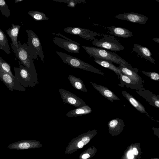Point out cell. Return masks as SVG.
Here are the masks:
<instances>
[{
	"instance_id": "6da1fadb",
	"label": "cell",
	"mask_w": 159,
	"mask_h": 159,
	"mask_svg": "<svg viewBox=\"0 0 159 159\" xmlns=\"http://www.w3.org/2000/svg\"><path fill=\"white\" fill-rule=\"evenodd\" d=\"M15 78L25 88H34L38 83L36 70L29 69L20 64L19 67H14Z\"/></svg>"
},
{
	"instance_id": "7a4b0ae2",
	"label": "cell",
	"mask_w": 159,
	"mask_h": 159,
	"mask_svg": "<svg viewBox=\"0 0 159 159\" xmlns=\"http://www.w3.org/2000/svg\"><path fill=\"white\" fill-rule=\"evenodd\" d=\"M81 46L89 55L94 58H99L119 65L122 63L126 66L131 65L122 57L114 52L102 48L81 45Z\"/></svg>"
},
{
	"instance_id": "3957f363",
	"label": "cell",
	"mask_w": 159,
	"mask_h": 159,
	"mask_svg": "<svg viewBox=\"0 0 159 159\" xmlns=\"http://www.w3.org/2000/svg\"><path fill=\"white\" fill-rule=\"evenodd\" d=\"M11 47L16 56L22 65L30 69L35 70L33 57L30 51L27 43L23 44L18 42L17 46L16 47L12 43Z\"/></svg>"
},
{
	"instance_id": "277c9868",
	"label": "cell",
	"mask_w": 159,
	"mask_h": 159,
	"mask_svg": "<svg viewBox=\"0 0 159 159\" xmlns=\"http://www.w3.org/2000/svg\"><path fill=\"white\" fill-rule=\"evenodd\" d=\"M56 52L64 63L68 64L71 67L104 75V73L101 70L76 57L61 52L56 51Z\"/></svg>"
},
{
	"instance_id": "5b68a950",
	"label": "cell",
	"mask_w": 159,
	"mask_h": 159,
	"mask_svg": "<svg viewBox=\"0 0 159 159\" xmlns=\"http://www.w3.org/2000/svg\"><path fill=\"white\" fill-rule=\"evenodd\" d=\"M92 43L97 47L116 52L125 49V47L114 36L108 34H104L99 39H96Z\"/></svg>"
},
{
	"instance_id": "8992f818",
	"label": "cell",
	"mask_w": 159,
	"mask_h": 159,
	"mask_svg": "<svg viewBox=\"0 0 159 159\" xmlns=\"http://www.w3.org/2000/svg\"><path fill=\"white\" fill-rule=\"evenodd\" d=\"M27 45L33 58L38 60L39 56L41 61L44 62V57L40 39L36 34L32 30L27 29Z\"/></svg>"
},
{
	"instance_id": "52a82bcc",
	"label": "cell",
	"mask_w": 159,
	"mask_h": 159,
	"mask_svg": "<svg viewBox=\"0 0 159 159\" xmlns=\"http://www.w3.org/2000/svg\"><path fill=\"white\" fill-rule=\"evenodd\" d=\"M63 31L71 34L79 36L81 38L87 40H94L96 39L95 36H101L99 33L91 31L90 30L80 27H66Z\"/></svg>"
},
{
	"instance_id": "ba28073f",
	"label": "cell",
	"mask_w": 159,
	"mask_h": 159,
	"mask_svg": "<svg viewBox=\"0 0 159 159\" xmlns=\"http://www.w3.org/2000/svg\"><path fill=\"white\" fill-rule=\"evenodd\" d=\"M59 92L64 104L68 103L76 107L86 105L83 100L68 91L61 88Z\"/></svg>"
},
{
	"instance_id": "9c48e42d",
	"label": "cell",
	"mask_w": 159,
	"mask_h": 159,
	"mask_svg": "<svg viewBox=\"0 0 159 159\" xmlns=\"http://www.w3.org/2000/svg\"><path fill=\"white\" fill-rule=\"evenodd\" d=\"M0 79L11 91L14 90L22 91H26V88L23 87L16 79L5 72L0 67Z\"/></svg>"
},
{
	"instance_id": "30bf717a",
	"label": "cell",
	"mask_w": 159,
	"mask_h": 159,
	"mask_svg": "<svg viewBox=\"0 0 159 159\" xmlns=\"http://www.w3.org/2000/svg\"><path fill=\"white\" fill-rule=\"evenodd\" d=\"M115 18L126 20L131 22L144 25L148 17L143 15L134 12L124 13L116 15Z\"/></svg>"
},
{
	"instance_id": "8fae6325",
	"label": "cell",
	"mask_w": 159,
	"mask_h": 159,
	"mask_svg": "<svg viewBox=\"0 0 159 159\" xmlns=\"http://www.w3.org/2000/svg\"><path fill=\"white\" fill-rule=\"evenodd\" d=\"M118 68L123 74L132 80L143 85L144 82L141 77L138 74L139 69L137 68H133L131 65L126 66L122 63L119 65Z\"/></svg>"
},
{
	"instance_id": "7c38bea8",
	"label": "cell",
	"mask_w": 159,
	"mask_h": 159,
	"mask_svg": "<svg viewBox=\"0 0 159 159\" xmlns=\"http://www.w3.org/2000/svg\"><path fill=\"white\" fill-rule=\"evenodd\" d=\"M53 42L55 44L64 49L70 53H79L80 46L68 40L59 37H54Z\"/></svg>"
},
{
	"instance_id": "4fadbf2b",
	"label": "cell",
	"mask_w": 159,
	"mask_h": 159,
	"mask_svg": "<svg viewBox=\"0 0 159 159\" xmlns=\"http://www.w3.org/2000/svg\"><path fill=\"white\" fill-rule=\"evenodd\" d=\"M135 92L143 97L151 105L159 107V96L153 94L151 92L142 87Z\"/></svg>"
},
{
	"instance_id": "5bb4252c",
	"label": "cell",
	"mask_w": 159,
	"mask_h": 159,
	"mask_svg": "<svg viewBox=\"0 0 159 159\" xmlns=\"http://www.w3.org/2000/svg\"><path fill=\"white\" fill-rule=\"evenodd\" d=\"M93 88L98 91L102 96L111 102L114 101H120V99L114 93L107 87L91 82Z\"/></svg>"
},
{
	"instance_id": "9a60e30c",
	"label": "cell",
	"mask_w": 159,
	"mask_h": 159,
	"mask_svg": "<svg viewBox=\"0 0 159 159\" xmlns=\"http://www.w3.org/2000/svg\"><path fill=\"white\" fill-rule=\"evenodd\" d=\"M106 28L110 34L118 37L127 38L133 36L132 32L124 28L111 26Z\"/></svg>"
},
{
	"instance_id": "2e32d148",
	"label": "cell",
	"mask_w": 159,
	"mask_h": 159,
	"mask_svg": "<svg viewBox=\"0 0 159 159\" xmlns=\"http://www.w3.org/2000/svg\"><path fill=\"white\" fill-rule=\"evenodd\" d=\"M132 49L137 53L141 57L149 61L152 63L155 64V59L152 57L151 52L147 47L135 43L134 44Z\"/></svg>"
},
{
	"instance_id": "e0dca14e",
	"label": "cell",
	"mask_w": 159,
	"mask_h": 159,
	"mask_svg": "<svg viewBox=\"0 0 159 159\" xmlns=\"http://www.w3.org/2000/svg\"><path fill=\"white\" fill-rule=\"evenodd\" d=\"M119 78L120 84H118L119 86L121 87L125 86L132 89H135V91H137L143 87V85L132 80L122 73L120 75Z\"/></svg>"
},
{
	"instance_id": "ac0fdd59",
	"label": "cell",
	"mask_w": 159,
	"mask_h": 159,
	"mask_svg": "<svg viewBox=\"0 0 159 159\" xmlns=\"http://www.w3.org/2000/svg\"><path fill=\"white\" fill-rule=\"evenodd\" d=\"M121 93L129 102L140 113H147L144 107L132 95L125 90L122 91Z\"/></svg>"
},
{
	"instance_id": "d6986e66",
	"label": "cell",
	"mask_w": 159,
	"mask_h": 159,
	"mask_svg": "<svg viewBox=\"0 0 159 159\" xmlns=\"http://www.w3.org/2000/svg\"><path fill=\"white\" fill-rule=\"evenodd\" d=\"M92 111L91 108L89 106L86 105L77 107L66 112V115L67 116L70 117L81 116L89 114Z\"/></svg>"
},
{
	"instance_id": "ffe728a7",
	"label": "cell",
	"mask_w": 159,
	"mask_h": 159,
	"mask_svg": "<svg viewBox=\"0 0 159 159\" xmlns=\"http://www.w3.org/2000/svg\"><path fill=\"white\" fill-rule=\"evenodd\" d=\"M68 79L72 86L75 89L84 92H88L83 81L80 78L69 75Z\"/></svg>"
},
{
	"instance_id": "44dd1931",
	"label": "cell",
	"mask_w": 159,
	"mask_h": 159,
	"mask_svg": "<svg viewBox=\"0 0 159 159\" xmlns=\"http://www.w3.org/2000/svg\"><path fill=\"white\" fill-rule=\"evenodd\" d=\"M20 26L11 24V27L6 30L7 35L11 38L12 43L17 47V37Z\"/></svg>"
},
{
	"instance_id": "7402d4cb",
	"label": "cell",
	"mask_w": 159,
	"mask_h": 159,
	"mask_svg": "<svg viewBox=\"0 0 159 159\" xmlns=\"http://www.w3.org/2000/svg\"><path fill=\"white\" fill-rule=\"evenodd\" d=\"M94 61L98 64L104 67L109 69L113 71L118 76L121 73L118 66L113 65L111 62L98 58H94Z\"/></svg>"
},
{
	"instance_id": "603a6c76",
	"label": "cell",
	"mask_w": 159,
	"mask_h": 159,
	"mask_svg": "<svg viewBox=\"0 0 159 159\" xmlns=\"http://www.w3.org/2000/svg\"><path fill=\"white\" fill-rule=\"evenodd\" d=\"M0 49L6 53H11L10 48L6 35L3 31L0 29Z\"/></svg>"
},
{
	"instance_id": "cb8c5ba5",
	"label": "cell",
	"mask_w": 159,
	"mask_h": 159,
	"mask_svg": "<svg viewBox=\"0 0 159 159\" xmlns=\"http://www.w3.org/2000/svg\"><path fill=\"white\" fill-rule=\"evenodd\" d=\"M28 14L36 21L46 20L49 18L46 16L43 13L36 11H29Z\"/></svg>"
},
{
	"instance_id": "d4e9b609",
	"label": "cell",
	"mask_w": 159,
	"mask_h": 159,
	"mask_svg": "<svg viewBox=\"0 0 159 159\" xmlns=\"http://www.w3.org/2000/svg\"><path fill=\"white\" fill-rule=\"evenodd\" d=\"M0 67L5 72L8 74L13 78H15L14 76L11 72L10 65L2 59L0 56Z\"/></svg>"
},
{
	"instance_id": "484cf974",
	"label": "cell",
	"mask_w": 159,
	"mask_h": 159,
	"mask_svg": "<svg viewBox=\"0 0 159 159\" xmlns=\"http://www.w3.org/2000/svg\"><path fill=\"white\" fill-rule=\"evenodd\" d=\"M0 11L3 15L7 18H8L11 15L10 11L4 0H0Z\"/></svg>"
},
{
	"instance_id": "4316f807",
	"label": "cell",
	"mask_w": 159,
	"mask_h": 159,
	"mask_svg": "<svg viewBox=\"0 0 159 159\" xmlns=\"http://www.w3.org/2000/svg\"><path fill=\"white\" fill-rule=\"evenodd\" d=\"M54 1L67 3L70 7H75L77 3H86L85 0H53Z\"/></svg>"
},
{
	"instance_id": "83f0119b",
	"label": "cell",
	"mask_w": 159,
	"mask_h": 159,
	"mask_svg": "<svg viewBox=\"0 0 159 159\" xmlns=\"http://www.w3.org/2000/svg\"><path fill=\"white\" fill-rule=\"evenodd\" d=\"M141 72L151 79L155 81H159V75L158 73L152 72H146L143 70Z\"/></svg>"
},
{
	"instance_id": "f1b7e54d",
	"label": "cell",
	"mask_w": 159,
	"mask_h": 159,
	"mask_svg": "<svg viewBox=\"0 0 159 159\" xmlns=\"http://www.w3.org/2000/svg\"><path fill=\"white\" fill-rule=\"evenodd\" d=\"M56 35H57V36H61L62 37L66 39H67L68 40L75 44H76L78 45H79V46H80L81 45L80 44H79V43H77V42H75L74 41L69 39L68 38H67V37H65V36H63V35L61 34L60 33H59L58 34H56Z\"/></svg>"
},
{
	"instance_id": "f546056e",
	"label": "cell",
	"mask_w": 159,
	"mask_h": 159,
	"mask_svg": "<svg viewBox=\"0 0 159 159\" xmlns=\"http://www.w3.org/2000/svg\"><path fill=\"white\" fill-rule=\"evenodd\" d=\"M89 138L88 137L86 136L82 139L81 141L83 143L84 145H85L89 142Z\"/></svg>"
},
{
	"instance_id": "4dcf8cb0",
	"label": "cell",
	"mask_w": 159,
	"mask_h": 159,
	"mask_svg": "<svg viewBox=\"0 0 159 159\" xmlns=\"http://www.w3.org/2000/svg\"><path fill=\"white\" fill-rule=\"evenodd\" d=\"M127 157L129 159H132L134 158V154L132 151H130L128 152Z\"/></svg>"
},
{
	"instance_id": "1f68e13d",
	"label": "cell",
	"mask_w": 159,
	"mask_h": 159,
	"mask_svg": "<svg viewBox=\"0 0 159 159\" xmlns=\"http://www.w3.org/2000/svg\"><path fill=\"white\" fill-rule=\"evenodd\" d=\"M132 152L134 155H137L138 154V151L136 148H134L132 151Z\"/></svg>"
},
{
	"instance_id": "d6a6232c",
	"label": "cell",
	"mask_w": 159,
	"mask_h": 159,
	"mask_svg": "<svg viewBox=\"0 0 159 159\" xmlns=\"http://www.w3.org/2000/svg\"><path fill=\"white\" fill-rule=\"evenodd\" d=\"M84 145L83 143L81 141H79L78 143V146L80 148H82Z\"/></svg>"
},
{
	"instance_id": "836d02e7",
	"label": "cell",
	"mask_w": 159,
	"mask_h": 159,
	"mask_svg": "<svg viewBox=\"0 0 159 159\" xmlns=\"http://www.w3.org/2000/svg\"><path fill=\"white\" fill-rule=\"evenodd\" d=\"M90 157V155L88 154H85L83 155L82 157V158L84 159H87Z\"/></svg>"
},
{
	"instance_id": "e575fe53",
	"label": "cell",
	"mask_w": 159,
	"mask_h": 159,
	"mask_svg": "<svg viewBox=\"0 0 159 159\" xmlns=\"http://www.w3.org/2000/svg\"><path fill=\"white\" fill-rule=\"evenodd\" d=\"M152 40H154V41L157 42L158 43H159V39L158 38H154L152 39Z\"/></svg>"
},
{
	"instance_id": "d590c367",
	"label": "cell",
	"mask_w": 159,
	"mask_h": 159,
	"mask_svg": "<svg viewBox=\"0 0 159 159\" xmlns=\"http://www.w3.org/2000/svg\"><path fill=\"white\" fill-rule=\"evenodd\" d=\"M23 0H15L14 2L15 3H16L17 2H22Z\"/></svg>"
}]
</instances>
